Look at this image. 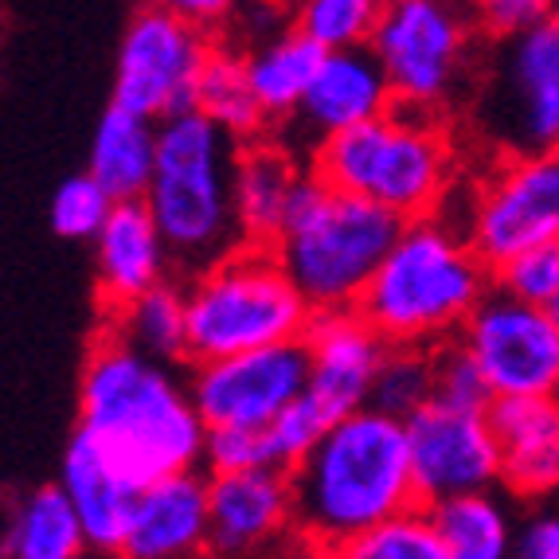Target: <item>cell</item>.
<instances>
[{
  "mask_svg": "<svg viewBox=\"0 0 559 559\" xmlns=\"http://www.w3.org/2000/svg\"><path fill=\"white\" fill-rule=\"evenodd\" d=\"M79 430L138 489L204 469L207 427L180 364L138 353L106 325L79 376Z\"/></svg>",
  "mask_w": 559,
  "mask_h": 559,
  "instance_id": "obj_1",
  "label": "cell"
},
{
  "mask_svg": "<svg viewBox=\"0 0 559 559\" xmlns=\"http://www.w3.org/2000/svg\"><path fill=\"white\" fill-rule=\"evenodd\" d=\"M294 528L318 551L345 544L419 504L407 423L376 407L348 411L286 469Z\"/></svg>",
  "mask_w": 559,
  "mask_h": 559,
  "instance_id": "obj_2",
  "label": "cell"
},
{
  "mask_svg": "<svg viewBox=\"0 0 559 559\" xmlns=\"http://www.w3.org/2000/svg\"><path fill=\"white\" fill-rule=\"evenodd\" d=\"M493 286V271L469 247L450 212L407 219L356 301L388 345L439 348L454 341Z\"/></svg>",
  "mask_w": 559,
  "mask_h": 559,
  "instance_id": "obj_3",
  "label": "cell"
},
{
  "mask_svg": "<svg viewBox=\"0 0 559 559\" xmlns=\"http://www.w3.org/2000/svg\"><path fill=\"white\" fill-rule=\"evenodd\" d=\"M309 173L336 192L372 200L392 215L447 212L457 188V145L439 114L392 106L380 118L341 130L309 150Z\"/></svg>",
  "mask_w": 559,
  "mask_h": 559,
  "instance_id": "obj_4",
  "label": "cell"
},
{
  "mask_svg": "<svg viewBox=\"0 0 559 559\" xmlns=\"http://www.w3.org/2000/svg\"><path fill=\"white\" fill-rule=\"evenodd\" d=\"M235 157L239 141L197 110L157 121V160L141 204L165 235L177 274H197L239 247L235 227Z\"/></svg>",
  "mask_w": 559,
  "mask_h": 559,
  "instance_id": "obj_5",
  "label": "cell"
},
{
  "mask_svg": "<svg viewBox=\"0 0 559 559\" xmlns=\"http://www.w3.org/2000/svg\"><path fill=\"white\" fill-rule=\"evenodd\" d=\"M400 227V215L353 192H336L306 165V177L289 200L286 224L271 251L313 313L356 309L376 266L392 251Z\"/></svg>",
  "mask_w": 559,
  "mask_h": 559,
  "instance_id": "obj_6",
  "label": "cell"
},
{
  "mask_svg": "<svg viewBox=\"0 0 559 559\" xmlns=\"http://www.w3.org/2000/svg\"><path fill=\"white\" fill-rule=\"evenodd\" d=\"M188 364L301 341L313 306L282 271L278 254L259 242H239L224 259L185 274Z\"/></svg>",
  "mask_w": 559,
  "mask_h": 559,
  "instance_id": "obj_7",
  "label": "cell"
},
{
  "mask_svg": "<svg viewBox=\"0 0 559 559\" xmlns=\"http://www.w3.org/2000/svg\"><path fill=\"white\" fill-rule=\"evenodd\" d=\"M477 39L466 0H383L368 47L395 106L442 114L469 91Z\"/></svg>",
  "mask_w": 559,
  "mask_h": 559,
  "instance_id": "obj_8",
  "label": "cell"
},
{
  "mask_svg": "<svg viewBox=\"0 0 559 559\" xmlns=\"http://www.w3.org/2000/svg\"><path fill=\"white\" fill-rule=\"evenodd\" d=\"M474 130L497 157L559 150V20L493 44L474 94Z\"/></svg>",
  "mask_w": 559,
  "mask_h": 559,
  "instance_id": "obj_9",
  "label": "cell"
},
{
  "mask_svg": "<svg viewBox=\"0 0 559 559\" xmlns=\"http://www.w3.org/2000/svg\"><path fill=\"white\" fill-rule=\"evenodd\" d=\"M454 224L489 271L521 251L559 242V150L497 157L474 180Z\"/></svg>",
  "mask_w": 559,
  "mask_h": 559,
  "instance_id": "obj_10",
  "label": "cell"
},
{
  "mask_svg": "<svg viewBox=\"0 0 559 559\" xmlns=\"http://www.w3.org/2000/svg\"><path fill=\"white\" fill-rule=\"evenodd\" d=\"M212 47V32L145 0L121 32L114 59V106L150 121L192 110Z\"/></svg>",
  "mask_w": 559,
  "mask_h": 559,
  "instance_id": "obj_11",
  "label": "cell"
},
{
  "mask_svg": "<svg viewBox=\"0 0 559 559\" xmlns=\"http://www.w3.org/2000/svg\"><path fill=\"white\" fill-rule=\"evenodd\" d=\"M457 345L474 356L493 400L559 395V321L544 306L489 286Z\"/></svg>",
  "mask_w": 559,
  "mask_h": 559,
  "instance_id": "obj_12",
  "label": "cell"
},
{
  "mask_svg": "<svg viewBox=\"0 0 559 559\" xmlns=\"http://www.w3.org/2000/svg\"><path fill=\"white\" fill-rule=\"evenodd\" d=\"M188 392L204 427H266L306 392L309 356L301 341L188 364Z\"/></svg>",
  "mask_w": 559,
  "mask_h": 559,
  "instance_id": "obj_13",
  "label": "cell"
},
{
  "mask_svg": "<svg viewBox=\"0 0 559 559\" xmlns=\"http://www.w3.org/2000/svg\"><path fill=\"white\" fill-rule=\"evenodd\" d=\"M403 423L419 504L501 485V442L489 407H450L430 400Z\"/></svg>",
  "mask_w": 559,
  "mask_h": 559,
  "instance_id": "obj_14",
  "label": "cell"
},
{
  "mask_svg": "<svg viewBox=\"0 0 559 559\" xmlns=\"http://www.w3.org/2000/svg\"><path fill=\"white\" fill-rule=\"evenodd\" d=\"M207 528L215 559H266L294 536L286 469L207 474Z\"/></svg>",
  "mask_w": 559,
  "mask_h": 559,
  "instance_id": "obj_15",
  "label": "cell"
},
{
  "mask_svg": "<svg viewBox=\"0 0 559 559\" xmlns=\"http://www.w3.org/2000/svg\"><path fill=\"white\" fill-rule=\"evenodd\" d=\"M392 106V86L383 79V67L376 63L372 47L325 51L318 71H313V83L301 94L294 118L282 126V130H289L286 145L309 157V150L321 145L325 138L380 118Z\"/></svg>",
  "mask_w": 559,
  "mask_h": 559,
  "instance_id": "obj_16",
  "label": "cell"
},
{
  "mask_svg": "<svg viewBox=\"0 0 559 559\" xmlns=\"http://www.w3.org/2000/svg\"><path fill=\"white\" fill-rule=\"evenodd\" d=\"M301 345L309 356L306 395L329 419L372 403V383L388 341L356 309H318Z\"/></svg>",
  "mask_w": 559,
  "mask_h": 559,
  "instance_id": "obj_17",
  "label": "cell"
},
{
  "mask_svg": "<svg viewBox=\"0 0 559 559\" xmlns=\"http://www.w3.org/2000/svg\"><path fill=\"white\" fill-rule=\"evenodd\" d=\"M118 559H215L204 469L141 485Z\"/></svg>",
  "mask_w": 559,
  "mask_h": 559,
  "instance_id": "obj_18",
  "label": "cell"
},
{
  "mask_svg": "<svg viewBox=\"0 0 559 559\" xmlns=\"http://www.w3.org/2000/svg\"><path fill=\"white\" fill-rule=\"evenodd\" d=\"M91 247L94 282H98V298H103L106 313L177 274L165 235L157 231L150 207L141 200H114L103 231L94 235Z\"/></svg>",
  "mask_w": 559,
  "mask_h": 559,
  "instance_id": "obj_19",
  "label": "cell"
},
{
  "mask_svg": "<svg viewBox=\"0 0 559 559\" xmlns=\"http://www.w3.org/2000/svg\"><path fill=\"white\" fill-rule=\"evenodd\" d=\"M501 442V489L516 501L559 497V395L489 403Z\"/></svg>",
  "mask_w": 559,
  "mask_h": 559,
  "instance_id": "obj_20",
  "label": "cell"
},
{
  "mask_svg": "<svg viewBox=\"0 0 559 559\" xmlns=\"http://www.w3.org/2000/svg\"><path fill=\"white\" fill-rule=\"evenodd\" d=\"M56 485L67 493L79 524H83L86 548L118 551L126 540V528H130L138 485L130 477H121L83 430H75V439L67 442Z\"/></svg>",
  "mask_w": 559,
  "mask_h": 559,
  "instance_id": "obj_21",
  "label": "cell"
},
{
  "mask_svg": "<svg viewBox=\"0 0 559 559\" xmlns=\"http://www.w3.org/2000/svg\"><path fill=\"white\" fill-rule=\"evenodd\" d=\"M306 165L298 160V153L289 150L282 138H259L239 145L235 157V227H239L242 242H259L271 247L278 239L282 224H286L289 200L298 192Z\"/></svg>",
  "mask_w": 559,
  "mask_h": 559,
  "instance_id": "obj_22",
  "label": "cell"
},
{
  "mask_svg": "<svg viewBox=\"0 0 559 559\" xmlns=\"http://www.w3.org/2000/svg\"><path fill=\"white\" fill-rule=\"evenodd\" d=\"M239 51L242 67H247V83H251L262 114L271 121V130L286 126L294 118V110H298L301 94L313 83V71H318L325 51L309 36H301L294 24L251 47H239Z\"/></svg>",
  "mask_w": 559,
  "mask_h": 559,
  "instance_id": "obj_23",
  "label": "cell"
},
{
  "mask_svg": "<svg viewBox=\"0 0 559 559\" xmlns=\"http://www.w3.org/2000/svg\"><path fill=\"white\" fill-rule=\"evenodd\" d=\"M513 501V493L493 485V489H477V493L447 497L427 509L450 559H509L516 524H521Z\"/></svg>",
  "mask_w": 559,
  "mask_h": 559,
  "instance_id": "obj_24",
  "label": "cell"
},
{
  "mask_svg": "<svg viewBox=\"0 0 559 559\" xmlns=\"http://www.w3.org/2000/svg\"><path fill=\"white\" fill-rule=\"evenodd\" d=\"M153 160H157V121L121 110L114 103L106 106V114L94 126L86 173L114 200H141L150 188Z\"/></svg>",
  "mask_w": 559,
  "mask_h": 559,
  "instance_id": "obj_25",
  "label": "cell"
},
{
  "mask_svg": "<svg viewBox=\"0 0 559 559\" xmlns=\"http://www.w3.org/2000/svg\"><path fill=\"white\" fill-rule=\"evenodd\" d=\"M83 551V524L59 485H36L9 504L0 532L4 559H75Z\"/></svg>",
  "mask_w": 559,
  "mask_h": 559,
  "instance_id": "obj_26",
  "label": "cell"
},
{
  "mask_svg": "<svg viewBox=\"0 0 559 559\" xmlns=\"http://www.w3.org/2000/svg\"><path fill=\"white\" fill-rule=\"evenodd\" d=\"M192 110L204 114L212 126H219V130L231 141H239V145L271 133V121H266L251 83H247L242 51L235 44H227V39H215L212 56H207L204 71H200Z\"/></svg>",
  "mask_w": 559,
  "mask_h": 559,
  "instance_id": "obj_27",
  "label": "cell"
},
{
  "mask_svg": "<svg viewBox=\"0 0 559 559\" xmlns=\"http://www.w3.org/2000/svg\"><path fill=\"white\" fill-rule=\"evenodd\" d=\"M106 329L118 333L126 345L165 364H188L185 333V286L177 278L145 289L141 298L106 313Z\"/></svg>",
  "mask_w": 559,
  "mask_h": 559,
  "instance_id": "obj_28",
  "label": "cell"
},
{
  "mask_svg": "<svg viewBox=\"0 0 559 559\" xmlns=\"http://www.w3.org/2000/svg\"><path fill=\"white\" fill-rule=\"evenodd\" d=\"M321 559H450V556L439 540V528L430 521V509L427 504H415V509L360 532L353 540L325 548Z\"/></svg>",
  "mask_w": 559,
  "mask_h": 559,
  "instance_id": "obj_29",
  "label": "cell"
},
{
  "mask_svg": "<svg viewBox=\"0 0 559 559\" xmlns=\"http://www.w3.org/2000/svg\"><path fill=\"white\" fill-rule=\"evenodd\" d=\"M383 0H289V24L321 51L368 47Z\"/></svg>",
  "mask_w": 559,
  "mask_h": 559,
  "instance_id": "obj_30",
  "label": "cell"
},
{
  "mask_svg": "<svg viewBox=\"0 0 559 559\" xmlns=\"http://www.w3.org/2000/svg\"><path fill=\"white\" fill-rule=\"evenodd\" d=\"M430 400H435V353L411 345H388L368 407L395 415V419H411Z\"/></svg>",
  "mask_w": 559,
  "mask_h": 559,
  "instance_id": "obj_31",
  "label": "cell"
},
{
  "mask_svg": "<svg viewBox=\"0 0 559 559\" xmlns=\"http://www.w3.org/2000/svg\"><path fill=\"white\" fill-rule=\"evenodd\" d=\"M110 207H114L110 192H106L91 173H75V177H67L63 185L51 192L47 224L67 242H94V235L103 231Z\"/></svg>",
  "mask_w": 559,
  "mask_h": 559,
  "instance_id": "obj_32",
  "label": "cell"
},
{
  "mask_svg": "<svg viewBox=\"0 0 559 559\" xmlns=\"http://www.w3.org/2000/svg\"><path fill=\"white\" fill-rule=\"evenodd\" d=\"M278 469L266 427H212L204 439V474Z\"/></svg>",
  "mask_w": 559,
  "mask_h": 559,
  "instance_id": "obj_33",
  "label": "cell"
},
{
  "mask_svg": "<svg viewBox=\"0 0 559 559\" xmlns=\"http://www.w3.org/2000/svg\"><path fill=\"white\" fill-rule=\"evenodd\" d=\"M329 423H333V419H329L325 411H321L318 403L301 392L298 400L282 411L278 419L266 423V435H271V450H274V466H278V469L298 466L301 457L313 450V442L325 435Z\"/></svg>",
  "mask_w": 559,
  "mask_h": 559,
  "instance_id": "obj_34",
  "label": "cell"
},
{
  "mask_svg": "<svg viewBox=\"0 0 559 559\" xmlns=\"http://www.w3.org/2000/svg\"><path fill=\"white\" fill-rule=\"evenodd\" d=\"M435 353V400L450 403V407H489V383H485L481 368L474 364V356L454 341L430 348Z\"/></svg>",
  "mask_w": 559,
  "mask_h": 559,
  "instance_id": "obj_35",
  "label": "cell"
},
{
  "mask_svg": "<svg viewBox=\"0 0 559 559\" xmlns=\"http://www.w3.org/2000/svg\"><path fill=\"white\" fill-rule=\"evenodd\" d=\"M556 278H559V242L532 247V251H521L513 259H504L501 266H493V286L521 301H532V306H548Z\"/></svg>",
  "mask_w": 559,
  "mask_h": 559,
  "instance_id": "obj_36",
  "label": "cell"
},
{
  "mask_svg": "<svg viewBox=\"0 0 559 559\" xmlns=\"http://www.w3.org/2000/svg\"><path fill=\"white\" fill-rule=\"evenodd\" d=\"M551 4H556V0H466L477 32H481L489 44L513 39V36H521V32L544 24V20H551Z\"/></svg>",
  "mask_w": 559,
  "mask_h": 559,
  "instance_id": "obj_37",
  "label": "cell"
},
{
  "mask_svg": "<svg viewBox=\"0 0 559 559\" xmlns=\"http://www.w3.org/2000/svg\"><path fill=\"white\" fill-rule=\"evenodd\" d=\"M532 504L536 509L516 524L513 556L509 559H559V497Z\"/></svg>",
  "mask_w": 559,
  "mask_h": 559,
  "instance_id": "obj_38",
  "label": "cell"
},
{
  "mask_svg": "<svg viewBox=\"0 0 559 559\" xmlns=\"http://www.w3.org/2000/svg\"><path fill=\"white\" fill-rule=\"evenodd\" d=\"M282 28H289V0H242V9L235 12L227 32L242 36L235 39V47H251Z\"/></svg>",
  "mask_w": 559,
  "mask_h": 559,
  "instance_id": "obj_39",
  "label": "cell"
},
{
  "mask_svg": "<svg viewBox=\"0 0 559 559\" xmlns=\"http://www.w3.org/2000/svg\"><path fill=\"white\" fill-rule=\"evenodd\" d=\"M153 4L177 12L188 24L212 32V36H224V32L231 28L235 12L242 9V0H153Z\"/></svg>",
  "mask_w": 559,
  "mask_h": 559,
  "instance_id": "obj_40",
  "label": "cell"
},
{
  "mask_svg": "<svg viewBox=\"0 0 559 559\" xmlns=\"http://www.w3.org/2000/svg\"><path fill=\"white\" fill-rule=\"evenodd\" d=\"M551 313V318L559 321V278H556V289H551V298H548V306H544Z\"/></svg>",
  "mask_w": 559,
  "mask_h": 559,
  "instance_id": "obj_41",
  "label": "cell"
},
{
  "mask_svg": "<svg viewBox=\"0 0 559 559\" xmlns=\"http://www.w3.org/2000/svg\"><path fill=\"white\" fill-rule=\"evenodd\" d=\"M75 559H118V551H94V548H86L83 556H75Z\"/></svg>",
  "mask_w": 559,
  "mask_h": 559,
  "instance_id": "obj_42",
  "label": "cell"
},
{
  "mask_svg": "<svg viewBox=\"0 0 559 559\" xmlns=\"http://www.w3.org/2000/svg\"><path fill=\"white\" fill-rule=\"evenodd\" d=\"M551 20H559V0H556V4H551Z\"/></svg>",
  "mask_w": 559,
  "mask_h": 559,
  "instance_id": "obj_43",
  "label": "cell"
}]
</instances>
